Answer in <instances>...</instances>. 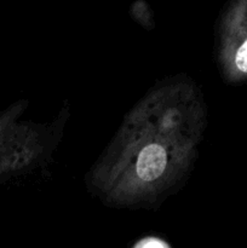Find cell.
<instances>
[{
    "mask_svg": "<svg viewBox=\"0 0 247 248\" xmlns=\"http://www.w3.org/2000/svg\"><path fill=\"white\" fill-rule=\"evenodd\" d=\"M235 64L240 72L247 74V39L242 43L235 56Z\"/></svg>",
    "mask_w": 247,
    "mask_h": 248,
    "instance_id": "obj_2",
    "label": "cell"
},
{
    "mask_svg": "<svg viewBox=\"0 0 247 248\" xmlns=\"http://www.w3.org/2000/svg\"><path fill=\"white\" fill-rule=\"evenodd\" d=\"M167 165L166 150L156 143L148 144L140 150L136 165L138 177L144 182L156 181L162 176Z\"/></svg>",
    "mask_w": 247,
    "mask_h": 248,
    "instance_id": "obj_1",
    "label": "cell"
}]
</instances>
